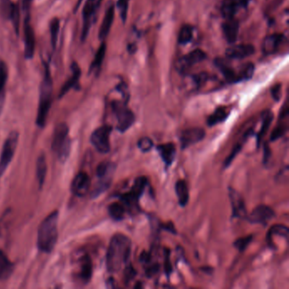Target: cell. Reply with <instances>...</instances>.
<instances>
[{
	"label": "cell",
	"instance_id": "obj_1",
	"mask_svg": "<svg viewBox=\"0 0 289 289\" xmlns=\"http://www.w3.org/2000/svg\"><path fill=\"white\" fill-rule=\"evenodd\" d=\"M131 241L124 234H116L112 236L106 255V266L109 272H118L126 266L130 259Z\"/></svg>",
	"mask_w": 289,
	"mask_h": 289
},
{
	"label": "cell",
	"instance_id": "obj_2",
	"mask_svg": "<svg viewBox=\"0 0 289 289\" xmlns=\"http://www.w3.org/2000/svg\"><path fill=\"white\" fill-rule=\"evenodd\" d=\"M59 212L53 211L40 224L37 231V245L43 253L52 252L58 240Z\"/></svg>",
	"mask_w": 289,
	"mask_h": 289
},
{
	"label": "cell",
	"instance_id": "obj_3",
	"mask_svg": "<svg viewBox=\"0 0 289 289\" xmlns=\"http://www.w3.org/2000/svg\"><path fill=\"white\" fill-rule=\"evenodd\" d=\"M53 81L50 76V70L46 68L45 75L40 86L39 105L37 110V126L43 127L47 121V115L50 112L52 103Z\"/></svg>",
	"mask_w": 289,
	"mask_h": 289
},
{
	"label": "cell",
	"instance_id": "obj_4",
	"mask_svg": "<svg viewBox=\"0 0 289 289\" xmlns=\"http://www.w3.org/2000/svg\"><path fill=\"white\" fill-rule=\"evenodd\" d=\"M52 150L61 162L67 160L71 151V139L69 137V127L66 123L56 126L53 136Z\"/></svg>",
	"mask_w": 289,
	"mask_h": 289
},
{
	"label": "cell",
	"instance_id": "obj_5",
	"mask_svg": "<svg viewBox=\"0 0 289 289\" xmlns=\"http://www.w3.org/2000/svg\"><path fill=\"white\" fill-rule=\"evenodd\" d=\"M148 180L145 176H139L134 181L131 190L123 194L120 197L122 205L128 210H135L138 207V201L144 192L147 186Z\"/></svg>",
	"mask_w": 289,
	"mask_h": 289
},
{
	"label": "cell",
	"instance_id": "obj_6",
	"mask_svg": "<svg viewBox=\"0 0 289 289\" xmlns=\"http://www.w3.org/2000/svg\"><path fill=\"white\" fill-rule=\"evenodd\" d=\"M115 169H116V166L110 161H104L99 165L97 171H96L99 182L92 192V197H98L99 195L105 192V190L108 189L111 183V179H112Z\"/></svg>",
	"mask_w": 289,
	"mask_h": 289
},
{
	"label": "cell",
	"instance_id": "obj_7",
	"mask_svg": "<svg viewBox=\"0 0 289 289\" xmlns=\"http://www.w3.org/2000/svg\"><path fill=\"white\" fill-rule=\"evenodd\" d=\"M18 132L12 131L5 142L0 155V176H2L4 172L6 171V169L13 159L16 147L18 144Z\"/></svg>",
	"mask_w": 289,
	"mask_h": 289
},
{
	"label": "cell",
	"instance_id": "obj_8",
	"mask_svg": "<svg viewBox=\"0 0 289 289\" xmlns=\"http://www.w3.org/2000/svg\"><path fill=\"white\" fill-rule=\"evenodd\" d=\"M112 127L110 126H100L96 129L90 137V141L95 149L101 154H107L111 150V137Z\"/></svg>",
	"mask_w": 289,
	"mask_h": 289
},
{
	"label": "cell",
	"instance_id": "obj_9",
	"mask_svg": "<svg viewBox=\"0 0 289 289\" xmlns=\"http://www.w3.org/2000/svg\"><path fill=\"white\" fill-rule=\"evenodd\" d=\"M113 111L117 120V130L125 132L131 127L135 121L133 112L121 103L115 102L113 104Z\"/></svg>",
	"mask_w": 289,
	"mask_h": 289
},
{
	"label": "cell",
	"instance_id": "obj_10",
	"mask_svg": "<svg viewBox=\"0 0 289 289\" xmlns=\"http://www.w3.org/2000/svg\"><path fill=\"white\" fill-rule=\"evenodd\" d=\"M206 57H207L206 54L202 50L197 49V50H192L186 56L179 59L176 64V69L180 72H185L187 70H189L192 66L201 63L202 61H205Z\"/></svg>",
	"mask_w": 289,
	"mask_h": 289
},
{
	"label": "cell",
	"instance_id": "obj_11",
	"mask_svg": "<svg viewBox=\"0 0 289 289\" xmlns=\"http://www.w3.org/2000/svg\"><path fill=\"white\" fill-rule=\"evenodd\" d=\"M205 136V130L200 127L185 129L181 131L179 136L181 149L185 150L187 148L191 147L192 145L196 144L200 141H202Z\"/></svg>",
	"mask_w": 289,
	"mask_h": 289
},
{
	"label": "cell",
	"instance_id": "obj_12",
	"mask_svg": "<svg viewBox=\"0 0 289 289\" xmlns=\"http://www.w3.org/2000/svg\"><path fill=\"white\" fill-rule=\"evenodd\" d=\"M76 276L83 284L89 282L92 278V263L88 255H81L76 260Z\"/></svg>",
	"mask_w": 289,
	"mask_h": 289
},
{
	"label": "cell",
	"instance_id": "obj_13",
	"mask_svg": "<svg viewBox=\"0 0 289 289\" xmlns=\"http://www.w3.org/2000/svg\"><path fill=\"white\" fill-rule=\"evenodd\" d=\"M274 216H275L274 210L267 205H262L255 208L251 214L247 216L246 219L250 223L266 225L270 220L274 218Z\"/></svg>",
	"mask_w": 289,
	"mask_h": 289
},
{
	"label": "cell",
	"instance_id": "obj_14",
	"mask_svg": "<svg viewBox=\"0 0 289 289\" xmlns=\"http://www.w3.org/2000/svg\"><path fill=\"white\" fill-rule=\"evenodd\" d=\"M100 0H87L85 3L84 7L82 10V19H83V25H82V39L85 40L87 37V33L89 32L91 21L92 16H94L95 12L97 11Z\"/></svg>",
	"mask_w": 289,
	"mask_h": 289
},
{
	"label": "cell",
	"instance_id": "obj_15",
	"mask_svg": "<svg viewBox=\"0 0 289 289\" xmlns=\"http://www.w3.org/2000/svg\"><path fill=\"white\" fill-rule=\"evenodd\" d=\"M229 198L231 201V210H232V216L235 218H246L247 217V210L245 207V201L239 192L236 190L229 188Z\"/></svg>",
	"mask_w": 289,
	"mask_h": 289
},
{
	"label": "cell",
	"instance_id": "obj_16",
	"mask_svg": "<svg viewBox=\"0 0 289 289\" xmlns=\"http://www.w3.org/2000/svg\"><path fill=\"white\" fill-rule=\"evenodd\" d=\"M90 177L86 172H80L74 178L71 183V191L78 197L87 195L90 187Z\"/></svg>",
	"mask_w": 289,
	"mask_h": 289
},
{
	"label": "cell",
	"instance_id": "obj_17",
	"mask_svg": "<svg viewBox=\"0 0 289 289\" xmlns=\"http://www.w3.org/2000/svg\"><path fill=\"white\" fill-rule=\"evenodd\" d=\"M254 53L255 47L252 44H236L226 50V56L231 60H244L252 56Z\"/></svg>",
	"mask_w": 289,
	"mask_h": 289
},
{
	"label": "cell",
	"instance_id": "obj_18",
	"mask_svg": "<svg viewBox=\"0 0 289 289\" xmlns=\"http://www.w3.org/2000/svg\"><path fill=\"white\" fill-rule=\"evenodd\" d=\"M222 32L227 42L233 43L236 42L239 32V23L236 19H226L222 24Z\"/></svg>",
	"mask_w": 289,
	"mask_h": 289
},
{
	"label": "cell",
	"instance_id": "obj_19",
	"mask_svg": "<svg viewBox=\"0 0 289 289\" xmlns=\"http://www.w3.org/2000/svg\"><path fill=\"white\" fill-rule=\"evenodd\" d=\"M284 36L278 33L269 35L264 39L262 43L263 52L266 55H272L279 50L281 43L283 42Z\"/></svg>",
	"mask_w": 289,
	"mask_h": 289
},
{
	"label": "cell",
	"instance_id": "obj_20",
	"mask_svg": "<svg viewBox=\"0 0 289 289\" xmlns=\"http://www.w3.org/2000/svg\"><path fill=\"white\" fill-rule=\"evenodd\" d=\"M114 18H115V6L111 4L105 11L102 24L100 26V32H99V37L100 40L103 41L108 37L109 33L111 32V26L113 24Z\"/></svg>",
	"mask_w": 289,
	"mask_h": 289
},
{
	"label": "cell",
	"instance_id": "obj_21",
	"mask_svg": "<svg viewBox=\"0 0 289 289\" xmlns=\"http://www.w3.org/2000/svg\"><path fill=\"white\" fill-rule=\"evenodd\" d=\"M157 150L166 167L171 166L176 157V145L172 142H166L163 144L158 145Z\"/></svg>",
	"mask_w": 289,
	"mask_h": 289
},
{
	"label": "cell",
	"instance_id": "obj_22",
	"mask_svg": "<svg viewBox=\"0 0 289 289\" xmlns=\"http://www.w3.org/2000/svg\"><path fill=\"white\" fill-rule=\"evenodd\" d=\"M35 33L32 26L29 22L26 21L25 25V57L26 59H32L34 56Z\"/></svg>",
	"mask_w": 289,
	"mask_h": 289
},
{
	"label": "cell",
	"instance_id": "obj_23",
	"mask_svg": "<svg viewBox=\"0 0 289 289\" xmlns=\"http://www.w3.org/2000/svg\"><path fill=\"white\" fill-rule=\"evenodd\" d=\"M14 265L6 254L0 250V281H5L13 273Z\"/></svg>",
	"mask_w": 289,
	"mask_h": 289
},
{
	"label": "cell",
	"instance_id": "obj_24",
	"mask_svg": "<svg viewBox=\"0 0 289 289\" xmlns=\"http://www.w3.org/2000/svg\"><path fill=\"white\" fill-rule=\"evenodd\" d=\"M230 114V110L226 106H221L214 111L207 119V124L210 126H216L226 121Z\"/></svg>",
	"mask_w": 289,
	"mask_h": 289
},
{
	"label": "cell",
	"instance_id": "obj_25",
	"mask_svg": "<svg viewBox=\"0 0 289 289\" xmlns=\"http://www.w3.org/2000/svg\"><path fill=\"white\" fill-rule=\"evenodd\" d=\"M175 190L178 199L179 205H181V207H185L189 200V191L187 182L184 180L176 181Z\"/></svg>",
	"mask_w": 289,
	"mask_h": 289
},
{
	"label": "cell",
	"instance_id": "obj_26",
	"mask_svg": "<svg viewBox=\"0 0 289 289\" xmlns=\"http://www.w3.org/2000/svg\"><path fill=\"white\" fill-rule=\"evenodd\" d=\"M80 76H81V70H80L78 66H77L76 63H74L73 66H72V75H71V77L65 82L63 87H61V92H60L59 97H63L72 87H75L76 83L78 82Z\"/></svg>",
	"mask_w": 289,
	"mask_h": 289
},
{
	"label": "cell",
	"instance_id": "obj_27",
	"mask_svg": "<svg viewBox=\"0 0 289 289\" xmlns=\"http://www.w3.org/2000/svg\"><path fill=\"white\" fill-rule=\"evenodd\" d=\"M36 167H37L36 173H37V181H38L40 188H42V185L44 183L46 174H47V162H46V157L43 154H41L39 157L37 158Z\"/></svg>",
	"mask_w": 289,
	"mask_h": 289
},
{
	"label": "cell",
	"instance_id": "obj_28",
	"mask_svg": "<svg viewBox=\"0 0 289 289\" xmlns=\"http://www.w3.org/2000/svg\"><path fill=\"white\" fill-rule=\"evenodd\" d=\"M237 7V0H223L221 6V15L225 19L233 18Z\"/></svg>",
	"mask_w": 289,
	"mask_h": 289
},
{
	"label": "cell",
	"instance_id": "obj_29",
	"mask_svg": "<svg viewBox=\"0 0 289 289\" xmlns=\"http://www.w3.org/2000/svg\"><path fill=\"white\" fill-rule=\"evenodd\" d=\"M108 211L111 218L119 221L123 220L125 217L126 208L121 203L114 202L109 205Z\"/></svg>",
	"mask_w": 289,
	"mask_h": 289
},
{
	"label": "cell",
	"instance_id": "obj_30",
	"mask_svg": "<svg viewBox=\"0 0 289 289\" xmlns=\"http://www.w3.org/2000/svg\"><path fill=\"white\" fill-rule=\"evenodd\" d=\"M273 118V114L271 113V111H267V112L264 114L262 126H261V128H260L257 136L258 146L260 145L261 140L265 137L266 133H267V131H268L269 128H270V126H271V123H272Z\"/></svg>",
	"mask_w": 289,
	"mask_h": 289
},
{
	"label": "cell",
	"instance_id": "obj_31",
	"mask_svg": "<svg viewBox=\"0 0 289 289\" xmlns=\"http://www.w3.org/2000/svg\"><path fill=\"white\" fill-rule=\"evenodd\" d=\"M194 37V27L190 25L181 26L178 35V42L181 44H187Z\"/></svg>",
	"mask_w": 289,
	"mask_h": 289
},
{
	"label": "cell",
	"instance_id": "obj_32",
	"mask_svg": "<svg viewBox=\"0 0 289 289\" xmlns=\"http://www.w3.org/2000/svg\"><path fill=\"white\" fill-rule=\"evenodd\" d=\"M105 53H106V44L105 42H103L96 52L91 66V70H99L100 68V66H102L103 61L105 60Z\"/></svg>",
	"mask_w": 289,
	"mask_h": 289
},
{
	"label": "cell",
	"instance_id": "obj_33",
	"mask_svg": "<svg viewBox=\"0 0 289 289\" xmlns=\"http://www.w3.org/2000/svg\"><path fill=\"white\" fill-rule=\"evenodd\" d=\"M50 37H51V44L55 49L56 42L58 39L59 31H60V20L58 18L53 19L50 24Z\"/></svg>",
	"mask_w": 289,
	"mask_h": 289
},
{
	"label": "cell",
	"instance_id": "obj_34",
	"mask_svg": "<svg viewBox=\"0 0 289 289\" xmlns=\"http://www.w3.org/2000/svg\"><path fill=\"white\" fill-rule=\"evenodd\" d=\"M10 20L12 21L13 24L14 29L16 31V34L19 35L20 33V21H21V11L18 5L14 4L13 9L11 11V17Z\"/></svg>",
	"mask_w": 289,
	"mask_h": 289
},
{
	"label": "cell",
	"instance_id": "obj_35",
	"mask_svg": "<svg viewBox=\"0 0 289 289\" xmlns=\"http://www.w3.org/2000/svg\"><path fill=\"white\" fill-rule=\"evenodd\" d=\"M13 6L14 4L11 0H0V13L3 18L6 20L10 19Z\"/></svg>",
	"mask_w": 289,
	"mask_h": 289
},
{
	"label": "cell",
	"instance_id": "obj_36",
	"mask_svg": "<svg viewBox=\"0 0 289 289\" xmlns=\"http://www.w3.org/2000/svg\"><path fill=\"white\" fill-rule=\"evenodd\" d=\"M8 79V67L4 61H0V94L5 92V87Z\"/></svg>",
	"mask_w": 289,
	"mask_h": 289
},
{
	"label": "cell",
	"instance_id": "obj_37",
	"mask_svg": "<svg viewBox=\"0 0 289 289\" xmlns=\"http://www.w3.org/2000/svg\"><path fill=\"white\" fill-rule=\"evenodd\" d=\"M281 236L285 237L287 239V236H288V228L284 225H274L271 226V230L268 232V237L275 236Z\"/></svg>",
	"mask_w": 289,
	"mask_h": 289
},
{
	"label": "cell",
	"instance_id": "obj_38",
	"mask_svg": "<svg viewBox=\"0 0 289 289\" xmlns=\"http://www.w3.org/2000/svg\"><path fill=\"white\" fill-rule=\"evenodd\" d=\"M129 3L130 0H118L116 6L118 9L120 16H121V21L126 22L127 19V14H128Z\"/></svg>",
	"mask_w": 289,
	"mask_h": 289
},
{
	"label": "cell",
	"instance_id": "obj_39",
	"mask_svg": "<svg viewBox=\"0 0 289 289\" xmlns=\"http://www.w3.org/2000/svg\"><path fill=\"white\" fill-rule=\"evenodd\" d=\"M286 131H287V124L283 123V122L279 123L271 133V141H276V140L279 139L280 137H282L286 133Z\"/></svg>",
	"mask_w": 289,
	"mask_h": 289
},
{
	"label": "cell",
	"instance_id": "obj_40",
	"mask_svg": "<svg viewBox=\"0 0 289 289\" xmlns=\"http://www.w3.org/2000/svg\"><path fill=\"white\" fill-rule=\"evenodd\" d=\"M253 236H243V237H240L238 239H236L235 242H234V246L237 249V250L243 252L245 251L246 249H247L248 246L250 245L251 241H252Z\"/></svg>",
	"mask_w": 289,
	"mask_h": 289
},
{
	"label": "cell",
	"instance_id": "obj_41",
	"mask_svg": "<svg viewBox=\"0 0 289 289\" xmlns=\"http://www.w3.org/2000/svg\"><path fill=\"white\" fill-rule=\"evenodd\" d=\"M137 146H138L139 150L142 152L146 153L151 150L153 146H154V143H153L152 140L150 139V137H142L138 141Z\"/></svg>",
	"mask_w": 289,
	"mask_h": 289
},
{
	"label": "cell",
	"instance_id": "obj_42",
	"mask_svg": "<svg viewBox=\"0 0 289 289\" xmlns=\"http://www.w3.org/2000/svg\"><path fill=\"white\" fill-rule=\"evenodd\" d=\"M165 270L167 275H170L172 269H171V260H170V251L168 250H166V255H165Z\"/></svg>",
	"mask_w": 289,
	"mask_h": 289
},
{
	"label": "cell",
	"instance_id": "obj_43",
	"mask_svg": "<svg viewBox=\"0 0 289 289\" xmlns=\"http://www.w3.org/2000/svg\"><path fill=\"white\" fill-rule=\"evenodd\" d=\"M271 94H272L274 100L278 101L280 100V98H281V85H276L271 90Z\"/></svg>",
	"mask_w": 289,
	"mask_h": 289
},
{
	"label": "cell",
	"instance_id": "obj_44",
	"mask_svg": "<svg viewBox=\"0 0 289 289\" xmlns=\"http://www.w3.org/2000/svg\"><path fill=\"white\" fill-rule=\"evenodd\" d=\"M133 276H134V270L130 267V266H127L126 270V283L128 282Z\"/></svg>",
	"mask_w": 289,
	"mask_h": 289
},
{
	"label": "cell",
	"instance_id": "obj_45",
	"mask_svg": "<svg viewBox=\"0 0 289 289\" xmlns=\"http://www.w3.org/2000/svg\"><path fill=\"white\" fill-rule=\"evenodd\" d=\"M264 153H265V155H264V162L266 163V162L268 161L269 159H270V157H271V152H270V149H269L267 145L265 146V150H264Z\"/></svg>",
	"mask_w": 289,
	"mask_h": 289
},
{
	"label": "cell",
	"instance_id": "obj_46",
	"mask_svg": "<svg viewBox=\"0 0 289 289\" xmlns=\"http://www.w3.org/2000/svg\"><path fill=\"white\" fill-rule=\"evenodd\" d=\"M21 2L23 10H27V9H29L30 5L32 3V0H21Z\"/></svg>",
	"mask_w": 289,
	"mask_h": 289
},
{
	"label": "cell",
	"instance_id": "obj_47",
	"mask_svg": "<svg viewBox=\"0 0 289 289\" xmlns=\"http://www.w3.org/2000/svg\"><path fill=\"white\" fill-rule=\"evenodd\" d=\"M5 100H6V93L4 92L0 94V114L2 113V111H3Z\"/></svg>",
	"mask_w": 289,
	"mask_h": 289
},
{
	"label": "cell",
	"instance_id": "obj_48",
	"mask_svg": "<svg viewBox=\"0 0 289 289\" xmlns=\"http://www.w3.org/2000/svg\"><path fill=\"white\" fill-rule=\"evenodd\" d=\"M250 0H237V5L238 6H242L244 8H246L249 4H250Z\"/></svg>",
	"mask_w": 289,
	"mask_h": 289
}]
</instances>
